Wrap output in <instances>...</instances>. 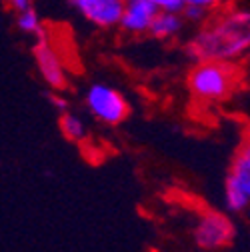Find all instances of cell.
Here are the masks:
<instances>
[{
	"mask_svg": "<svg viewBox=\"0 0 250 252\" xmlns=\"http://www.w3.org/2000/svg\"><path fill=\"white\" fill-rule=\"evenodd\" d=\"M188 56L200 60L236 62L250 52V8L228 6L208 16L186 46Z\"/></svg>",
	"mask_w": 250,
	"mask_h": 252,
	"instance_id": "1",
	"label": "cell"
},
{
	"mask_svg": "<svg viewBox=\"0 0 250 252\" xmlns=\"http://www.w3.org/2000/svg\"><path fill=\"white\" fill-rule=\"evenodd\" d=\"M240 72L234 62L200 60L188 74V88L192 96L202 102H218L228 98L238 84Z\"/></svg>",
	"mask_w": 250,
	"mask_h": 252,
	"instance_id": "2",
	"label": "cell"
},
{
	"mask_svg": "<svg viewBox=\"0 0 250 252\" xmlns=\"http://www.w3.org/2000/svg\"><path fill=\"white\" fill-rule=\"evenodd\" d=\"M84 102H86V108L90 110V114L106 126L122 124L130 112V104H128L126 96H124L120 90H116L114 86L104 84V82L92 84L86 90Z\"/></svg>",
	"mask_w": 250,
	"mask_h": 252,
	"instance_id": "3",
	"label": "cell"
},
{
	"mask_svg": "<svg viewBox=\"0 0 250 252\" xmlns=\"http://www.w3.org/2000/svg\"><path fill=\"white\" fill-rule=\"evenodd\" d=\"M234 238L232 220L216 210H206L194 226V242L202 250H220Z\"/></svg>",
	"mask_w": 250,
	"mask_h": 252,
	"instance_id": "4",
	"label": "cell"
},
{
	"mask_svg": "<svg viewBox=\"0 0 250 252\" xmlns=\"http://www.w3.org/2000/svg\"><path fill=\"white\" fill-rule=\"evenodd\" d=\"M32 54H34L36 68H38V74L42 76V80H44L52 90H56V92L64 90L66 84H68L64 60H62L58 48L48 40L46 32L36 38V44H34Z\"/></svg>",
	"mask_w": 250,
	"mask_h": 252,
	"instance_id": "5",
	"label": "cell"
},
{
	"mask_svg": "<svg viewBox=\"0 0 250 252\" xmlns=\"http://www.w3.org/2000/svg\"><path fill=\"white\" fill-rule=\"evenodd\" d=\"M126 0H68L74 12L96 28H114L120 22Z\"/></svg>",
	"mask_w": 250,
	"mask_h": 252,
	"instance_id": "6",
	"label": "cell"
},
{
	"mask_svg": "<svg viewBox=\"0 0 250 252\" xmlns=\"http://www.w3.org/2000/svg\"><path fill=\"white\" fill-rule=\"evenodd\" d=\"M158 12L152 0H126L118 26L126 34H146Z\"/></svg>",
	"mask_w": 250,
	"mask_h": 252,
	"instance_id": "7",
	"label": "cell"
},
{
	"mask_svg": "<svg viewBox=\"0 0 250 252\" xmlns=\"http://www.w3.org/2000/svg\"><path fill=\"white\" fill-rule=\"evenodd\" d=\"M184 28V18L180 12H164V10H158L148 28V34H152L154 38H160V40H166V38H174L176 34L182 32Z\"/></svg>",
	"mask_w": 250,
	"mask_h": 252,
	"instance_id": "8",
	"label": "cell"
},
{
	"mask_svg": "<svg viewBox=\"0 0 250 252\" xmlns=\"http://www.w3.org/2000/svg\"><path fill=\"white\" fill-rule=\"evenodd\" d=\"M250 198V142H246L234 156L230 174H228Z\"/></svg>",
	"mask_w": 250,
	"mask_h": 252,
	"instance_id": "9",
	"label": "cell"
},
{
	"mask_svg": "<svg viewBox=\"0 0 250 252\" xmlns=\"http://www.w3.org/2000/svg\"><path fill=\"white\" fill-rule=\"evenodd\" d=\"M14 24H16V28L20 30V32L26 34V36H36V38H38V36L44 34V24H42L38 12H36L32 6L26 8V10L16 12Z\"/></svg>",
	"mask_w": 250,
	"mask_h": 252,
	"instance_id": "10",
	"label": "cell"
},
{
	"mask_svg": "<svg viewBox=\"0 0 250 252\" xmlns=\"http://www.w3.org/2000/svg\"><path fill=\"white\" fill-rule=\"evenodd\" d=\"M58 126H60L62 136H64L66 140H70V142H78V140H82V138L86 136L84 122H82V118H80L78 114H74V112H68V110L62 112V116H60V120H58Z\"/></svg>",
	"mask_w": 250,
	"mask_h": 252,
	"instance_id": "11",
	"label": "cell"
},
{
	"mask_svg": "<svg viewBox=\"0 0 250 252\" xmlns=\"http://www.w3.org/2000/svg\"><path fill=\"white\" fill-rule=\"evenodd\" d=\"M224 204L230 212H242L250 204V198L246 196V192L230 176L226 178V184H224Z\"/></svg>",
	"mask_w": 250,
	"mask_h": 252,
	"instance_id": "12",
	"label": "cell"
},
{
	"mask_svg": "<svg viewBox=\"0 0 250 252\" xmlns=\"http://www.w3.org/2000/svg\"><path fill=\"white\" fill-rule=\"evenodd\" d=\"M180 14L186 22H192V24H202L210 16V12H206L202 8H196V6H184Z\"/></svg>",
	"mask_w": 250,
	"mask_h": 252,
	"instance_id": "13",
	"label": "cell"
},
{
	"mask_svg": "<svg viewBox=\"0 0 250 252\" xmlns=\"http://www.w3.org/2000/svg\"><path fill=\"white\" fill-rule=\"evenodd\" d=\"M184 6H196L206 12H212L222 6V0H184Z\"/></svg>",
	"mask_w": 250,
	"mask_h": 252,
	"instance_id": "14",
	"label": "cell"
},
{
	"mask_svg": "<svg viewBox=\"0 0 250 252\" xmlns=\"http://www.w3.org/2000/svg\"><path fill=\"white\" fill-rule=\"evenodd\" d=\"M158 10L164 12H182L184 8V0H152Z\"/></svg>",
	"mask_w": 250,
	"mask_h": 252,
	"instance_id": "15",
	"label": "cell"
},
{
	"mask_svg": "<svg viewBox=\"0 0 250 252\" xmlns=\"http://www.w3.org/2000/svg\"><path fill=\"white\" fill-rule=\"evenodd\" d=\"M0 2H2V6H4L6 10H10V12H14V14L32 6V0H0Z\"/></svg>",
	"mask_w": 250,
	"mask_h": 252,
	"instance_id": "16",
	"label": "cell"
},
{
	"mask_svg": "<svg viewBox=\"0 0 250 252\" xmlns=\"http://www.w3.org/2000/svg\"><path fill=\"white\" fill-rule=\"evenodd\" d=\"M48 100H50V102H52V106H54V108H58L60 112H64V110L68 108V102H66V98L62 96L60 92H52L50 96H48Z\"/></svg>",
	"mask_w": 250,
	"mask_h": 252,
	"instance_id": "17",
	"label": "cell"
}]
</instances>
